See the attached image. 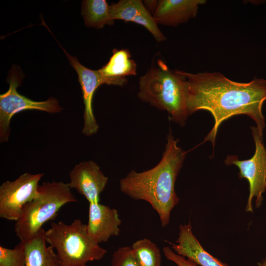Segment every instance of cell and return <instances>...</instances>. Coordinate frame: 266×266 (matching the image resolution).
Listing matches in <instances>:
<instances>
[{"mask_svg":"<svg viewBox=\"0 0 266 266\" xmlns=\"http://www.w3.org/2000/svg\"><path fill=\"white\" fill-rule=\"evenodd\" d=\"M183 73L186 77L185 93L189 115L199 110H205L214 118V126L204 141H210L214 146L221 124L240 114L252 119L263 137L265 121L262 109L266 100V79L255 78L248 83H240L219 72L183 71Z\"/></svg>","mask_w":266,"mask_h":266,"instance_id":"6da1fadb","label":"cell"},{"mask_svg":"<svg viewBox=\"0 0 266 266\" xmlns=\"http://www.w3.org/2000/svg\"><path fill=\"white\" fill-rule=\"evenodd\" d=\"M178 142L169 130L165 150L157 165L142 172L133 169L119 182L122 193L151 205L163 227L169 224L171 212L180 200L175 183L187 152L178 146Z\"/></svg>","mask_w":266,"mask_h":266,"instance_id":"7a4b0ae2","label":"cell"},{"mask_svg":"<svg viewBox=\"0 0 266 266\" xmlns=\"http://www.w3.org/2000/svg\"><path fill=\"white\" fill-rule=\"evenodd\" d=\"M183 71L172 70L158 59L139 80L138 98L142 101L166 111L169 120L184 126L189 116L186 104Z\"/></svg>","mask_w":266,"mask_h":266,"instance_id":"3957f363","label":"cell"},{"mask_svg":"<svg viewBox=\"0 0 266 266\" xmlns=\"http://www.w3.org/2000/svg\"><path fill=\"white\" fill-rule=\"evenodd\" d=\"M70 189L67 183L62 181L39 185L36 196L24 206L16 221L14 231L20 241L34 237L46 222L57 217L63 206L78 201Z\"/></svg>","mask_w":266,"mask_h":266,"instance_id":"277c9868","label":"cell"},{"mask_svg":"<svg viewBox=\"0 0 266 266\" xmlns=\"http://www.w3.org/2000/svg\"><path fill=\"white\" fill-rule=\"evenodd\" d=\"M44 237L55 250L63 266H86L89 262L102 259L107 253L89 237L86 224L80 219L70 224L52 223Z\"/></svg>","mask_w":266,"mask_h":266,"instance_id":"5b68a950","label":"cell"},{"mask_svg":"<svg viewBox=\"0 0 266 266\" xmlns=\"http://www.w3.org/2000/svg\"><path fill=\"white\" fill-rule=\"evenodd\" d=\"M7 82L8 90L0 95V142L8 141L11 133L10 124L12 117L26 110H36L49 113L60 112L63 108L58 100L50 97L44 101H35L20 94L17 88L21 84V77L15 69L10 73Z\"/></svg>","mask_w":266,"mask_h":266,"instance_id":"8992f818","label":"cell"},{"mask_svg":"<svg viewBox=\"0 0 266 266\" xmlns=\"http://www.w3.org/2000/svg\"><path fill=\"white\" fill-rule=\"evenodd\" d=\"M251 130L255 144L254 155L250 159L244 160H239L237 156H228L225 163L237 166L239 170V178L247 180L249 194L245 211L253 213L254 198H255L256 207L259 208L263 200V194L266 191V148L257 127H251Z\"/></svg>","mask_w":266,"mask_h":266,"instance_id":"52a82bcc","label":"cell"},{"mask_svg":"<svg viewBox=\"0 0 266 266\" xmlns=\"http://www.w3.org/2000/svg\"><path fill=\"white\" fill-rule=\"evenodd\" d=\"M43 175L26 172L13 181L3 182L0 186V217L16 221L24 206L36 196Z\"/></svg>","mask_w":266,"mask_h":266,"instance_id":"ba28073f","label":"cell"},{"mask_svg":"<svg viewBox=\"0 0 266 266\" xmlns=\"http://www.w3.org/2000/svg\"><path fill=\"white\" fill-rule=\"evenodd\" d=\"M64 51L78 74L81 87L84 105L82 133L85 136H90L96 134L99 128L93 108L94 95L98 88L105 84V82L98 70L87 68L80 64L76 57L70 56L64 49Z\"/></svg>","mask_w":266,"mask_h":266,"instance_id":"9c48e42d","label":"cell"},{"mask_svg":"<svg viewBox=\"0 0 266 266\" xmlns=\"http://www.w3.org/2000/svg\"><path fill=\"white\" fill-rule=\"evenodd\" d=\"M70 189H75L89 203L99 202L108 178L99 166L92 160L82 161L74 166L69 174Z\"/></svg>","mask_w":266,"mask_h":266,"instance_id":"30bf717a","label":"cell"},{"mask_svg":"<svg viewBox=\"0 0 266 266\" xmlns=\"http://www.w3.org/2000/svg\"><path fill=\"white\" fill-rule=\"evenodd\" d=\"M121 220L117 209L100 203H89L86 231L89 237L100 244L112 236H118Z\"/></svg>","mask_w":266,"mask_h":266,"instance_id":"8fae6325","label":"cell"},{"mask_svg":"<svg viewBox=\"0 0 266 266\" xmlns=\"http://www.w3.org/2000/svg\"><path fill=\"white\" fill-rule=\"evenodd\" d=\"M112 19L133 22L145 28L157 42L164 41L166 36L159 29L152 15L140 0H121L111 5Z\"/></svg>","mask_w":266,"mask_h":266,"instance_id":"7c38bea8","label":"cell"},{"mask_svg":"<svg viewBox=\"0 0 266 266\" xmlns=\"http://www.w3.org/2000/svg\"><path fill=\"white\" fill-rule=\"evenodd\" d=\"M179 229L175 243L169 242L174 252L200 266H228L203 248L194 234L190 222L180 225Z\"/></svg>","mask_w":266,"mask_h":266,"instance_id":"4fadbf2b","label":"cell"},{"mask_svg":"<svg viewBox=\"0 0 266 266\" xmlns=\"http://www.w3.org/2000/svg\"><path fill=\"white\" fill-rule=\"evenodd\" d=\"M205 2L204 0H158L152 16L158 24L177 26L195 18L199 5Z\"/></svg>","mask_w":266,"mask_h":266,"instance_id":"5bb4252c","label":"cell"},{"mask_svg":"<svg viewBox=\"0 0 266 266\" xmlns=\"http://www.w3.org/2000/svg\"><path fill=\"white\" fill-rule=\"evenodd\" d=\"M137 66L127 49H114L109 61L98 69L105 84L123 86L128 82L127 76L136 74Z\"/></svg>","mask_w":266,"mask_h":266,"instance_id":"9a60e30c","label":"cell"},{"mask_svg":"<svg viewBox=\"0 0 266 266\" xmlns=\"http://www.w3.org/2000/svg\"><path fill=\"white\" fill-rule=\"evenodd\" d=\"M42 228L32 239L24 241L25 266H63L62 262L51 246H47Z\"/></svg>","mask_w":266,"mask_h":266,"instance_id":"2e32d148","label":"cell"},{"mask_svg":"<svg viewBox=\"0 0 266 266\" xmlns=\"http://www.w3.org/2000/svg\"><path fill=\"white\" fill-rule=\"evenodd\" d=\"M81 13L85 25L89 27L101 29L114 23L110 5L105 0H83Z\"/></svg>","mask_w":266,"mask_h":266,"instance_id":"e0dca14e","label":"cell"},{"mask_svg":"<svg viewBox=\"0 0 266 266\" xmlns=\"http://www.w3.org/2000/svg\"><path fill=\"white\" fill-rule=\"evenodd\" d=\"M131 247L140 266H161L160 250L150 239L145 238L138 240Z\"/></svg>","mask_w":266,"mask_h":266,"instance_id":"ac0fdd59","label":"cell"},{"mask_svg":"<svg viewBox=\"0 0 266 266\" xmlns=\"http://www.w3.org/2000/svg\"><path fill=\"white\" fill-rule=\"evenodd\" d=\"M26 255L23 241L13 249L0 246V266H25Z\"/></svg>","mask_w":266,"mask_h":266,"instance_id":"d6986e66","label":"cell"},{"mask_svg":"<svg viewBox=\"0 0 266 266\" xmlns=\"http://www.w3.org/2000/svg\"><path fill=\"white\" fill-rule=\"evenodd\" d=\"M111 266H140L134 253L129 246L119 247L112 254Z\"/></svg>","mask_w":266,"mask_h":266,"instance_id":"ffe728a7","label":"cell"},{"mask_svg":"<svg viewBox=\"0 0 266 266\" xmlns=\"http://www.w3.org/2000/svg\"><path fill=\"white\" fill-rule=\"evenodd\" d=\"M163 252L168 260L173 262L177 266H198L194 262L176 253L169 247H164Z\"/></svg>","mask_w":266,"mask_h":266,"instance_id":"44dd1931","label":"cell"},{"mask_svg":"<svg viewBox=\"0 0 266 266\" xmlns=\"http://www.w3.org/2000/svg\"><path fill=\"white\" fill-rule=\"evenodd\" d=\"M259 265L261 266H266V259L262 263L259 264Z\"/></svg>","mask_w":266,"mask_h":266,"instance_id":"7402d4cb","label":"cell"}]
</instances>
